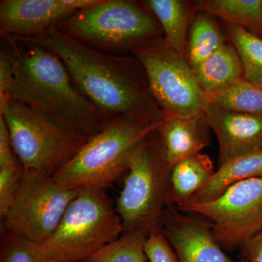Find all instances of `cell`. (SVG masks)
Returning a JSON list of instances; mask_svg holds the SVG:
<instances>
[{"instance_id":"1","label":"cell","mask_w":262,"mask_h":262,"mask_svg":"<svg viewBox=\"0 0 262 262\" xmlns=\"http://www.w3.org/2000/svg\"><path fill=\"white\" fill-rule=\"evenodd\" d=\"M13 38L42 46L59 57L77 89L105 113L146 124L165 119L150 91L145 70L134 55L98 51L57 27L33 37Z\"/></svg>"},{"instance_id":"2","label":"cell","mask_w":262,"mask_h":262,"mask_svg":"<svg viewBox=\"0 0 262 262\" xmlns=\"http://www.w3.org/2000/svg\"><path fill=\"white\" fill-rule=\"evenodd\" d=\"M12 73L0 94L89 139L115 116L95 106L74 83L64 63L53 52L34 43L1 37Z\"/></svg>"},{"instance_id":"3","label":"cell","mask_w":262,"mask_h":262,"mask_svg":"<svg viewBox=\"0 0 262 262\" xmlns=\"http://www.w3.org/2000/svg\"><path fill=\"white\" fill-rule=\"evenodd\" d=\"M57 28L90 47L116 55L133 51L158 38L163 29L143 2L103 0L76 12Z\"/></svg>"},{"instance_id":"4","label":"cell","mask_w":262,"mask_h":262,"mask_svg":"<svg viewBox=\"0 0 262 262\" xmlns=\"http://www.w3.org/2000/svg\"><path fill=\"white\" fill-rule=\"evenodd\" d=\"M160 122L146 124L123 116L115 117L63 164L53 178L71 189H105L127 173L133 150L156 130Z\"/></svg>"},{"instance_id":"5","label":"cell","mask_w":262,"mask_h":262,"mask_svg":"<svg viewBox=\"0 0 262 262\" xmlns=\"http://www.w3.org/2000/svg\"><path fill=\"white\" fill-rule=\"evenodd\" d=\"M124 232L104 189L82 188L53 234L39 244L49 262H82Z\"/></svg>"},{"instance_id":"6","label":"cell","mask_w":262,"mask_h":262,"mask_svg":"<svg viewBox=\"0 0 262 262\" xmlns=\"http://www.w3.org/2000/svg\"><path fill=\"white\" fill-rule=\"evenodd\" d=\"M170 172L156 130L134 148L129 158L116 207L124 232L140 231L148 234L159 227L168 206Z\"/></svg>"},{"instance_id":"7","label":"cell","mask_w":262,"mask_h":262,"mask_svg":"<svg viewBox=\"0 0 262 262\" xmlns=\"http://www.w3.org/2000/svg\"><path fill=\"white\" fill-rule=\"evenodd\" d=\"M12 146L25 169L53 176L89 141L13 100L0 103Z\"/></svg>"},{"instance_id":"8","label":"cell","mask_w":262,"mask_h":262,"mask_svg":"<svg viewBox=\"0 0 262 262\" xmlns=\"http://www.w3.org/2000/svg\"><path fill=\"white\" fill-rule=\"evenodd\" d=\"M77 192L50 174L24 168L3 219L5 229L42 244L56 230Z\"/></svg>"},{"instance_id":"9","label":"cell","mask_w":262,"mask_h":262,"mask_svg":"<svg viewBox=\"0 0 262 262\" xmlns=\"http://www.w3.org/2000/svg\"><path fill=\"white\" fill-rule=\"evenodd\" d=\"M145 70L150 91L166 117L204 114L207 97L186 56L158 38L131 53Z\"/></svg>"},{"instance_id":"10","label":"cell","mask_w":262,"mask_h":262,"mask_svg":"<svg viewBox=\"0 0 262 262\" xmlns=\"http://www.w3.org/2000/svg\"><path fill=\"white\" fill-rule=\"evenodd\" d=\"M180 210L207 220L224 249L241 248L262 229V177L243 181L213 201L187 203Z\"/></svg>"},{"instance_id":"11","label":"cell","mask_w":262,"mask_h":262,"mask_svg":"<svg viewBox=\"0 0 262 262\" xmlns=\"http://www.w3.org/2000/svg\"><path fill=\"white\" fill-rule=\"evenodd\" d=\"M160 228L172 246L179 262H247L229 257L213 235L211 224L199 215L181 213L168 206Z\"/></svg>"},{"instance_id":"12","label":"cell","mask_w":262,"mask_h":262,"mask_svg":"<svg viewBox=\"0 0 262 262\" xmlns=\"http://www.w3.org/2000/svg\"><path fill=\"white\" fill-rule=\"evenodd\" d=\"M204 114L219 143L218 167L262 149V115L227 111L207 98Z\"/></svg>"},{"instance_id":"13","label":"cell","mask_w":262,"mask_h":262,"mask_svg":"<svg viewBox=\"0 0 262 262\" xmlns=\"http://www.w3.org/2000/svg\"><path fill=\"white\" fill-rule=\"evenodd\" d=\"M64 0H1V37H29L58 27L75 14Z\"/></svg>"},{"instance_id":"14","label":"cell","mask_w":262,"mask_h":262,"mask_svg":"<svg viewBox=\"0 0 262 262\" xmlns=\"http://www.w3.org/2000/svg\"><path fill=\"white\" fill-rule=\"evenodd\" d=\"M209 129L205 114L164 119L157 131L170 168L188 157L201 153L209 144Z\"/></svg>"},{"instance_id":"15","label":"cell","mask_w":262,"mask_h":262,"mask_svg":"<svg viewBox=\"0 0 262 262\" xmlns=\"http://www.w3.org/2000/svg\"><path fill=\"white\" fill-rule=\"evenodd\" d=\"M215 171L211 158L202 153L174 165L169 178L168 206L181 209L208 184Z\"/></svg>"},{"instance_id":"16","label":"cell","mask_w":262,"mask_h":262,"mask_svg":"<svg viewBox=\"0 0 262 262\" xmlns=\"http://www.w3.org/2000/svg\"><path fill=\"white\" fill-rule=\"evenodd\" d=\"M194 72L202 91L209 99L244 77L242 63L229 41Z\"/></svg>"},{"instance_id":"17","label":"cell","mask_w":262,"mask_h":262,"mask_svg":"<svg viewBox=\"0 0 262 262\" xmlns=\"http://www.w3.org/2000/svg\"><path fill=\"white\" fill-rule=\"evenodd\" d=\"M142 2L159 22L166 42L175 51L186 56L188 32L196 12L194 2L184 0Z\"/></svg>"},{"instance_id":"18","label":"cell","mask_w":262,"mask_h":262,"mask_svg":"<svg viewBox=\"0 0 262 262\" xmlns=\"http://www.w3.org/2000/svg\"><path fill=\"white\" fill-rule=\"evenodd\" d=\"M257 177H262V149L237 157L218 167L211 180L187 203L213 201L234 184Z\"/></svg>"},{"instance_id":"19","label":"cell","mask_w":262,"mask_h":262,"mask_svg":"<svg viewBox=\"0 0 262 262\" xmlns=\"http://www.w3.org/2000/svg\"><path fill=\"white\" fill-rule=\"evenodd\" d=\"M194 4L196 12H206L262 39V0H198Z\"/></svg>"},{"instance_id":"20","label":"cell","mask_w":262,"mask_h":262,"mask_svg":"<svg viewBox=\"0 0 262 262\" xmlns=\"http://www.w3.org/2000/svg\"><path fill=\"white\" fill-rule=\"evenodd\" d=\"M229 41L213 15L200 12L194 15L188 32L186 58L193 70Z\"/></svg>"},{"instance_id":"21","label":"cell","mask_w":262,"mask_h":262,"mask_svg":"<svg viewBox=\"0 0 262 262\" xmlns=\"http://www.w3.org/2000/svg\"><path fill=\"white\" fill-rule=\"evenodd\" d=\"M210 100L227 111L262 115V85L245 77L235 81Z\"/></svg>"},{"instance_id":"22","label":"cell","mask_w":262,"mask_h":262,"mask_svg":"<svg viewBox=\"0 0 262 262\" xmlns=\"http://www.w3.org/2000/svg\"><path fill=\"white\" fill-rule=\"evenodd\" d=\"M226 25L229 41L233 45L242 63L244 77L262 85V39L242 27Z\"/></svg>"},{"instance_id":"23","label":"cell","mask_w":262,"mask_h":262,"mask_svg":"<svg viewBox=\"0 0 262 262\" xmlns=\"http://www.w3.org/2000/svg\"><path fill=\"white\" fill-rule=\"evenodd\" d=\"M146 237L147 234L140 231L124 232L82 262H149L145 250Z\"/></svg>"},{"instance_id":"24","label":"cell","mask_w":262,"mask_h":262,"mask_svg":"<svg viewBox=\"0 0 262 262\" xmlns=\"http://www.w3.org/2000/svg\"><path fill=\"white\" fill-rule=\"evenodd\" d=\"M7 232L2 241L0 262H49L39 244Z\"/></svg>"},{"instance_id":"25","label":"cell","mask_w":262,"mask_h":262,"mask_svg":"<svg viewBox=\"0 0 262 262\" xmlns=\"http://www.w3.org/2000/svg\"><path fill=\"white\" fill-rule=\"evenodd\" d=\"M145 250L149 262H179L160 226L147 234Z\"/></svg>"},{"instance_id":"26","label":"cell","mask_w":262,"mask_h":262,"mask_svg":"<svg viewBox=\"0 0 262 262\" xmlns=\"http://www.w3.org/2000/svg\"><path fill=\"white\" fill-rule=\"evenodd\" d=\"M23 170L20 163L15 166L0 168V215L2 219H4L6 215Z\"/></svg>"},{"instance_id":"27","label":"cell","mask_w":262,"mask_h":262,"mask_svg":"<svg viewBox=\"0 0 262 262\" xmlns=\"http://www.w3.org/2000/svg\"><path fill=\"white\" fill-rule=\"evenodd\" d=\"M20 163L12 146L8 127L0 116V168L15 166Z\"/></svg>"},{"instance_id":"28","label":"cell","mask_w":262,"mask_h":262,"mask_svg":"<svg viewBox=\"0 0 262 262\" xmlns=\"http://www.w3.org/2000/svg\"><path fill=\"white\" fill-rule=\"evenodd\" d=\"M247 262H262V229L241 248Z\"/></svg>"},{"instance_id":"29","label":"cell","mask_w":262,"mask_h":262,"mask_svg":"<svg viewBox=\"0 0 262 262\" xmlns=\"http://www.w3.org/2000/svg\"><path fill=\"white\" fill-rule=\"evenodd\" d=\"M12 69L9 58L3 49H0V92H3L9 82Z\"/></svg>"},{"instance_id":"30","label":"cell","mask_w":262,"mask_h":262,"mask_svg":"<svg viewBox=\"0 0 262 262\" xmlns=\"http://www.w3.org/2000/svg\"><path fill=\"white\" fill-rule=\"evenodd\" d=\"M103 0H64L66 4L76 12L92 8L102 3Z\"/></svg>"}]
</instances>
